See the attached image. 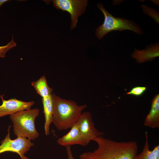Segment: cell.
Instances as JSON below:
<instances>
[{"label":"cell","instance_id":"obj_1","mask_svg":"<svg viewBox=\"0 0 159 159\" xmlns=\"http://www.w3.org/2000/svg\"><path fill=\"white\" fill-rule=\"evenodd\" d=\"M92 140L97 143V148L82 153L80 159H133L137 153L138 144L134 141L118 142L102 136Z\"/></svg>","mask_w":159,"mask_h":159},{"label":"cell","instance_id":"obj_2","mask_svg":"<svg viewBox=\"0 0 159 159\" xmlns=\"http://www.w3.org/2000/svg\"><path fill=\"white\" fill-rule=\"evenodd\" d=\"M52 95L53 104L52 122L59 130L71 128L77 122L87 105H79L73 100L62 98L54 93Z\"/></svg>","mask_w":159,"mask_h":159},{"label":"cell","instance_id":"obj_3","mask_svg":"<svg viewBox=\"0 0 159 159\" xmlns=\"http://www.w3.org/2000/svg\"><path fill=\"white\" fill-rule=\"evenodd\" d=\"M39 113L38 109H30L10 115L14 134L17 137L27 138L30 140L38 138L39 134L35 128V120Z\"/></svg>","mask_w":159,"mask_h":159},{"label":"cell","instance_id":"obj_4","mask_svg":"<svg viewBox=\"0 0 159 159\" xmlns=\"http://www.w3.org/2000/svg\"><path fill=\"white\" fill-rule=\"evenodd\" d=\"M97 6L104 16L103 24L96 30L95 35L98 39H102L108 33L113 31H121L127 30L138 35L143 34L140 26L133 21L122 18L115 17L107 11L102 3L97 4Z\"/></svg>","mask_w":159,"mask_h":159},{"label":"cell","instance_id":"obj_5","mask_svg":"<svg viewBox=\"0 0 159 159\" xmlns=\"http://www.w3.org/2000/svg\"><path fill=\"white\" fill-rule=\"evenodd\" d=\"M11 127L8 128V133L5 138L1 142L0 154L6 152H11L18 154L21 159H31L26 157L25 154L34 145V143L26 138L17 137L12 140L10 137V130Z\"/></svg>","mask_w":159,"mask_h":159},{"label":"cell","instance_id":"obj_6","mask_svg":"<svg viewBox=\"0 0 159 159\" xmlns=\"http://www.w3.org/2000/svg\"><path fill=\"white\" fill-rule=\"evenodd\" d=\"M87 0H54V6L58 9L66 11L71 15L70 29L77 26L78 17L84 13L88 5Z\"/></svg>","mask_w":159,"mask_h":159},{"label":"cell","instance_id":"obj_7","mask_svg":"<svg viewBox=\"0 0 159 159\" xmlns=\"http://www.w3.org/2000/svg\"><path fill=\"white\" fill-rule=\"evenodd\" d=\"M80 132L86 146L97 137L105 135L95 127L91 114L85 111L82 113L77 121Z\"/></svg>","mask_w":159,"mask_h":159},{"label":"cell","instance_id":"obj_8","mask_svg":"<svg viewBox=\"0 0 159 159\" xmlns=\"http://www.w3.org/2000/svg\"><path fill=\"white\" fill-rule=\"evenodd\" d=\"M0 97L2 101V104L0 105V118L30 109L35 103L34 101L24 102L16 98L5 100L3 99V95H0Z\"/></svg>","mask_w":159,"mask_h":159},{"label":"cell","instance_id":"obj_9","mask_svg":"<svg viewBox=\"0 0 159 159\" xmlns=\"http://www.w3.org/2000/svg\"><path fill=\"white\" fill-rule=\"evenodd\" d=\"M159 44L156 43L146 46L143 49L138 50L135 48L131 55L137 62L143 63L151 61L156 57H159Z\"/></svg>","mask_w":159,"mask_h":159},{"label":"cell","instance_id":"obj_10","mask_svg":"<svg viewBox=\"0 0 159 159\" xmlns=\"http://www.w3.org/2000/svg\"><path fill=\"white\" fill-rule=\"evenodd\" d=\"M58 144L62 146H71L75 144L85 146L81 135L78 122L69 131L57 140Z\"/></svg>","mask_w":159,"mask_h":159},{"label":"cell","instance_id":"obj_11","mask_svg":"<svg viewBox=\"0 0 159 159\" xmlns=\"http://www.w3.org/2000/svg\"><path fill=\"white\" fill-rule=\"evenodd\" d=\"M144 125L155 129L159 127V94L156 95L152 102L151 108L146 116Z\"/></svg>","mask_w":159,"mask_h":159},{"label":"cell","instance_id":"obj_12","mask_svg":"<svg viewBox=\"0 0 159 159\" xmlns=\"http://www.w3.org/2000/svg\"><path fill=\"white\" fill-rule=\"evenodd\" d=\"M52 95L46 97L42 98L43 112L45 118L44 131L46 135L50 134V125L52 122L53 104Z\"/></svg>","mask_w":159,"mask_h":159},{"label":"cell","instance_id":"obj_13","mask_svg":"<svg viewBox=\"0 0 159 159\" xmlns=\"http://www.w3.org/2000/svg\"><path fill=\"white\" fill-rule=\"evenodd\" d=\"M148 134V132L146 131L145 140L142 152L137 154L133 159H159V145L155 146L152 150H150Z\"/></svg>","mask_w":159,"mask_h":159},{"label":"cell","instance_id":"obj_14","mask_svg":"<svg viewBox=\"0 0 159 159\" xmlns=\"http://www.w3.org/2000/svg\"><path fill=\"white\" fill-rule=\"evenodd\" d=\"M31 85L37 93L42 98L49 96L52 93V89L48 86L44 75L42 76L37 81L32 82Z\"/></svg>","mask_w":159,"mask_h":159},{"label":"cell","instance_id":"obj_15","mask_svg":"<svg viewBox=\"0 0 159 159\" xmlns=\"http://www.w3.org/2000/svg\"><path fill=\"white\" fill-rule=\"evenodd\" d=\"M142 11L145 14L151 17L158 24H159V14L158 11L145 4H142Z\"/></svg>","mask_w":159,"mask_h":159},{"label":"cell","instance_id":"obj_16","mask_svg":"<svg viewBox=\"0 0 159 159\" xmlns=\"http://www.w3.org/2000/svg\"><path fill=\"white\" fill-rule=\"evenodd\" d=\"M16 45V44L14 40L13 35L11 40L5 46H0V57H5L6 52Z\"/></svg>","mask_w":159,"mask_h":159},{"label":"cell","instance_id":"obj_17","mask_svg":"<svg viewBox=\"0 0 159 159\" xmlns=\"http://www.w3.org/2000/svg\"><path fill=\"white\" fill-rule=\"evenodd\" d=\"M147 88L144 86H136L132 88L130 92L126 94L132 95L135 96H140L142 95L146 91Z\"/></svg>","mask_w":159,"mask_h":159},{"label":"cell","instance_id":"obj_18","mask_svg":"<svg viewBox=\"0 0 159 159\" xmlns=\"http://www.w3.org/2000/svg\"><path fill=\"white\" fill-rule=\"evenodd\" d=\"M68 159H75L73 157L71 149V146H65Z\"/></svg>","mask_w":159,"mask_h":159},{"label":"cell","instance_id":"obj_19","mask_svg":"<svg viewBox=\"0 0 159 159\" xmlns=\"http://www.w3.org/2000/svg\"><path fill=\"white\" fill-rule=\"evenodd\" d=\"M9 1L8 0H0V7L4 3Z\"/></svg>","mask_w":159,"mask_h":159},{"label":"cell","instance_id":"obj_20","mask_svg":"<svg viewBox=\"0 0 159 159\" xmlns=\"http://www.w3.org/2000/svg\"><path fill=\"white\" fill-rule=\"evenodd\" d=\"M150 1L152 2H153L154 4L159 6V0H151Z\"/></svg>","mask_w":159,"mask_h":159}]
</instances>
